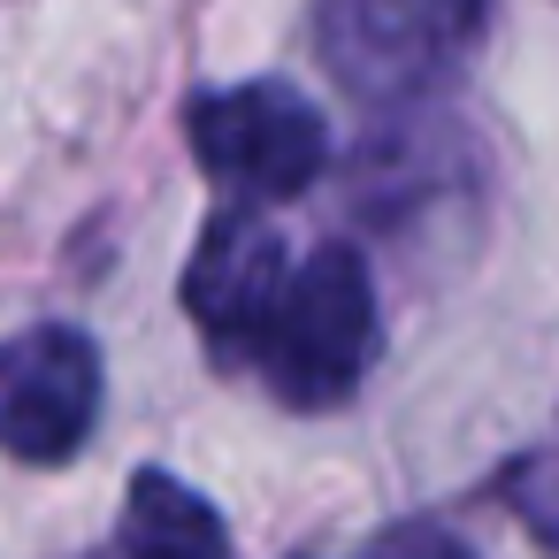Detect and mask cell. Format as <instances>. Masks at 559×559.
Instances as JSON below:
<instances>
[{"label": "cell", "instance_id": "7", "mask_svg": "<svg viewBox=\"0 0 559 559\" xmlns=\"http://www.w3.org/2000/svg\"><path fill=\"white\" fill-rule=\"evenodd\" d=\"M368 559H475L452 528H437V521H406V528H391V536H376V551Z\"/></svg>", "mask_w": 559, "mask_h": 559}, {"label": "cell", "instance_id": "5", "mask_svg": "<svg viewBox=\"0 0 559 559\" xmlns=\"http://www.w3.org/2000/svg\"><path fill=\"white\" fill-rule=\"evenodd\" d=\"M284 238L261 223V215H215L207 238L192 246V269H185V314L215 337V345H253L269 307L284 299Z\"/></svg>", "mask_w": 559, "mask_h": 559}, {"label": "cell", "instance_id": "8", "mask_svg": "<svg viewBox=\"0 0 559 559\" xmlns=\"http://www.w3.org/2000/svg\"><path fill=\"white\" fill-rule=\"evenodd\" d=\"M544 475H551V490H544V498H536V490H521V483H506V498L521 506V521H528L544 544H559V467H544Z\"/></svg>", "mask_w": 559, "mask_h": 559}, {"label": "cell", "instance_id": "2", "mask_svg": "<svg viewBox=\"0 0 559 559\" xmlns=\"http://www.w3.org/2000/svg\"><path fill=\"white\" fill-rule=\"evenodd\" d=\"M185 139L200 154V169L246 200H292L322 177V154H330V131L314 116L307 93L276 85V78H253V85H223V93H200L185 108Z\"/></svg>", "mask_w": 559, "mask_h": 559}, {"label": "cell", "instance_id": "1", "mask_svg": "<svg viewBox=\"0 0 559 559\" xmlns=\"http://www.w3.org/2000/svg\"><path fill=\"white\" fill-rule=\"evenodd\" d=\"M261 376L292 399V406H337L368 360H376V292L353 246H322L314 261H299L284 276V299L269 307L261 337H253Z\"/></svg>", "mask_w": 559, "mask_h": 559}, {"label": "cell", "instance_id": "6", "mask_svg": "<svg viewBox=\"0 0 559 559\" xmlns=\"http://www.w3.org/2000/svg\"><path fill=\"white\" fill-rule=\"evenodd\" d=\"M123 559H230V536L177 475H139L123 498Z\"/></svg>", "mask_w": 559, "mask_h": 559}, {"label": "cell", "instance_id": "3", "mask_svg": "<svg viewBox=\"0 0 559 559\" xmlns=\"http://www.w3.org/2000/svg\"><path fill=\"white\" fill-rule=\"evenodd\" d=\"M475 16L483 0H314V39L353 93L391 100L429 85L467 47Z\"/></svg>", "mask_w": 559, "mask_h": 559}, {"label": "cell", "instance_id": "4", "mask_svg": "<svg viewBox=\"0 0 559 559\" xmlns=\"http://www.w3.org/2000/svg\"><path fill=\"white\" fill-rule=\"evenodd\" d=\"M100 414V353L70 322H39L0 345V452L32 467L70 460Z\"/></svg>", "mask_w": 559, "mask_h": 559}]
</instances>
